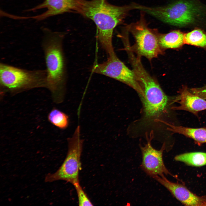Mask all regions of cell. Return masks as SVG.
<instances>
[{
  "mask_svg": "<svg viewBox=\"0 0 206 206\" xmlns=\"http://www.w3.org/2000/svg\"><path fill=\"white\" fill-rule=\"evenodd\" d=\"M73 12L92 20L98 31V39L108 55L115 53L112 39L115 28L121 23L136 3L122 6L114 5L106 0H74Z\"/></svg>",
  "mask_w": 206,
  "mask_h": 206,
  "instance_id": "obj_1",
  "label": "cell"
},
{
  "mask_svg": "<svg viewBox=\"0 0 206 206\" xmlns=\"http://www.w3.org/2000/svg\"><path fill=\"white\" fill-rule=\"evenodd\" d=\"M139 10L174 26L206 25V5L198 0H177L159 7L140 5Z\"/></svg>",
  "mask_w": 206,
  "mask_h": 206,
  "instance_id": "obj_2",
  "label": "cell"
},
{
  "mask_svg": "<svg viewBox=\"0 0 206 206\" xmlns=\"http://www.w3.org/2000/svg\"><path fill=\"white\" fill-rule=\"evenodd\" d=\"M41 46L47 72V86L55 95L62 94L65 82V71L62 42L64 34L42 29Z\"/></svg>",
  "mask_w": 206,
  "mask_h": 206,
  "instance_id": "obj_3",
  "label": "cell"
},
{
  "mask_svg": "<svg viewBox=\"0 0 206 206\" xmlns=\"http://www.w3.org/2000/svg\"><path fill=\"white\" fill-rule=\"evenodd\" d=\"M143 90L141 97L143 105L142 124L150 125L162 123L163 118L167 112L169 99L158 83L144 68L141 63L133 68Z\"/></svg>",
  "mask_w": 206,
  "mask_h": 206,
  "instance_id": "obj_4",
  "label": "cell"
},
{
  "mask_svg": "<svg viewBox=\"0 0 206 206\" xmlns=\"http://www.w3.org/2000/svg\"><path fill=\"white\" fill-rule=\"evenodd\" d=\"M0 84L3 88L17 91L47 86L46 70H28L0 64Z\"/></svg>",
  "mask_w": 206,
  "mask_h": 206,
  "instance_id": "obj_5",
  "label": "cell"
},
{
  "mask_svg": "<svg viewBox=\"0 0 206 206\" xmlns=\"http://www.w3.org/2000/svg\"><path fill=\"white\" fill-rule=\"evenodd\" d=\"M68 151L66 158L59 169L55 173L47 174L46 182L62 180L73 185L79 183V172L81 168V157L83 140L81 137L80 126H78L72 136L68 139Z\"/></svg>",
  "mask_w": 206,
  "mask_h": 206,
  "instance_id": "obj_6",
  "label": "cell"
},
{
  "mask_svg": "<svg viewBox=\"0 0 206 206\" xmlns=\"http://www.w3.org/2000/svg\"><path fill=\"white\" fill-rule=\"evenodd\" d=\"M141 12L139 20L127 25L126 28L131 33L135 40L133 48L131 47L132 50L137 56H144L150 61L162 54L164 49L159 43V33L156 30L149 28L144 13Z\"/></svg>",
  "mask_w": 206,
  "mask_h": 206,
  "instance_id": "obj_7",
  "label": "cell"
},
{
  "mask_svg": "<svg viewBox=\"0 0 206 206\" xmlns=\"http://www.w3.org/2000/svg\"><path fill=\"white\" fill-rule=\"evenodd\" d=\"M92 71L119 81L132 88L140 97L144 96L143 90L135 73L118 58L115 53L108 55L105 62L94 65Z\"/></svg>",
  "mask_w": 206,
  "mask_h": 206,
  "instance_id": "obj_8",
  "label": "cell"
},
{
  "mask_svg": "<svg viewBox=\"0 0 206 206\" xmlns=\"http://www.w3.org/2000/svg\"><path fill=\"white\" fill-rule=\"evenodd\" d=\"M148 140L147 143L140 147L142 169L153 178L157 176H163L164 174L172 175L166 168L163 161V153L165 149V144H163L161 148L158 150L152 146L151 144L152 138Z\"/></svg>",
  "mask_w": 206,
  "mask_h": 206,
  "instance_id": "obj_9",
  "label": "cell"
},
{
  "mask_svg": "<svg viewBox=\"0 0 206 206\" xmlns=\"http://www.w3.org/2000/svg\"><path fill=\"white\" fill-rule=\"evenodd\" d=\"M74 0H44L42 3L31 8L28 11H34L46 9V11L39 15L31 16H19V20L32 19L37 21L44 20L49 17L65 13L73 12Z\"/></svg>",
  "mask_w": 206,
  "mask_h": 206,
  "instance_id": "obj_10",
  "label": "cell"
},
{
  "mask_svg": "<svg viewBox=\"0 0 206 206\" xmlns=\"http://www.w3.org/2000/svg\"><path fill=\"white\" fill-rule=\"evenodd\" d=\"M153 178L166 188L178 201L188 206H203L206 201L205 197L194 194L182 184L172 182L164 175L156 176Z\"/></svg>",
  "mask_w": 206,
  "mask_h": 206,
  "instance_id": "obj_11",
  "label": "cell"
},
{
  "mask_svg": "<svg viewBox=\"0 0 206 206\" xmlns=\"http://www.w3.org/2000/svg\"><path fill=\"white\" fill-rule=\"evenodd\" d=\"M174 100L179 104L172 107L174 110H181L197 115L199 112L206 110V100L195 94L186 86H183Z\"/></svg>",
  "mask_w": 206,
  "mask_h": 206,
  "instance_id": "obj_12",
  "label": "cell"
},
{
  "mask_svg": "<svg viewBox=\"0 0 206 206\" xmlns=\"http://www.w3.org/2000/svg\"><path fill=\"white\" fill-rule=\"evenodd\" d=\"M164 123L168 126L167 129L173 132L184 135L199 143H206V128H191Z\"/></svg>",
  "mask_w": 206,
  "mask_h": 206,
  "instance_id": "obj_13",
  "label": "cell"
},
{
  "mask_svg": "<svg viewBox=\"0 0 206 206\" xmlns=\"http://www.w3.org/2000/svg\"><path fill=\"white\" fill-rule=\"evenodd\" d=\"M184 34L179 30H173L167 33H159L160 45L163 49L180 47L184 43Z\"/></svg>",
  "mask_w": 206,
  "mask_h": 206,
  "instance_id": "obj_14",
  "label": "cell"
},
{
  "mask_svg": "<svg viewBox=\"0 0 206 206\" xmlns=\"http://www.w3.org/2000/svg\"><path fill=\"white\" fill-rule=\"evenodd\" d=\"M174 159L190 166H202L206 165V152H194L183 153L176 156Z\"/></svg>",
  "mask_w": 206,
  "mask_h": 206,
  "instance_id": "obj_15",
  "label": "cell"
},
{
  "mask_svg": "<svg viewBox=\"0 0 206 206\" xmlns=\"http://www.w3.org/2000/svg\"><path fill=\"white\" fill-rule=\"evenodd\" d=\"M184 43L206 49V32L199 29H195L184 34Z\"/></svg>",
  "mask_w": 206,
  "mask_h": 206,
  "instance_id": "obj_16",
  "label": "cell"
},
{
  "mask_svg": "<svg viewBox=\"0 0 206 206\" xmlns=\"http://www.w3.org/2000/svg\"><path fill=\"white\" fill-rule=\"evenodd\" d=\"M48 119L51 123L60 129H65L69 125L68 116L64 113L56 108L53 109L49 113Z\"/></svg>",
  "mask_w": 206,
  "mask_h": 206,
  "instance_id": "obj_17",
  "label": "cell"
},
{
  "mask_svg": "<svg viewBox=\"0 0 206 206\" xmlns=\"http://www.w3.org/2000/svg\"><path fill=\"white\" fill-rule=\"evenodd\" d=\"M78 197V203L79 206H93L87 194L80 185L79 183L74 185Z\"/></svg>",
  "mask_w": 206,
  "mask_h": 206,
  "instance_id": "obj_18",
  "label": "cell"
},
{
  "mask_svg": "<svg viewBox=\"0 0 206 206\" xmlns=\"http://www.w3.org/2000/svg\"><path fill=\"white\" fill-rule=\"evenodd\" d=\"M203 206H206V201L205 202Z\"/></svg>",
  "mask_w": 206,
  "mask_h": 206,
  "instance_id": "obj_19",
  "label": "cell"
}]
</instances>
